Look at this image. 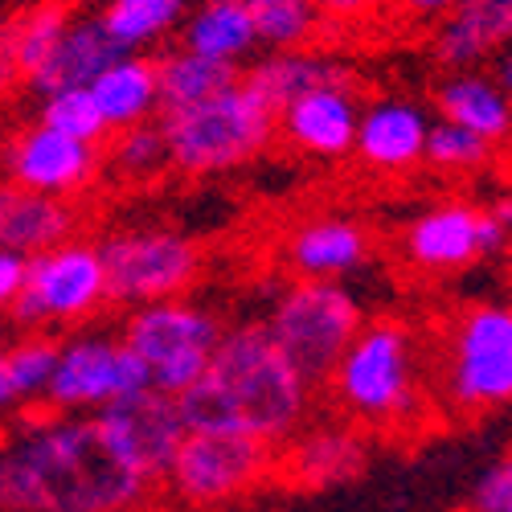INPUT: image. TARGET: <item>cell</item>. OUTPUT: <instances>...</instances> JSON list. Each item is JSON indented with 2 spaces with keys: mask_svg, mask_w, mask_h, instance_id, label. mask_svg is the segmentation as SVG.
Masks as SVG:
<instances>
[{
  "mask_svg": "<svg viewBox=\"0 0 512 512\" xmlns=\"http://www.w3.org/2000/svg\"><path fill=\"white\" fill-rule=\"evenodd\" d=\"M476 222H480V209L459 205V201L426 209L406 234L410 259L422 271H463V267H472L480 259Z\"/></svg>",
  "mask_w": 512,
  "mask_h": 512,
  "instance_id": "ac0fdd59",
  "label": "cell"
},
{
  "mask_svg": "<svg viewBox=\"0 0 512 512\" xmlns=\"http://www.w3.org/2000/svg\"><path fill=\"white\" fill-rule=\"evenodd\" d=\"M181 13H185V0H111L99 21L123 54H136L140 46L173 29Z\"/></svg>",
  "mask_w": 512,
  "mask_h": 512,
  "instance_id": "4316f807",
  "label": "cell"
},
{
  "mask_svg": "<svg viewBox=\"0 0 512 512\" xmlns=\"http://www.w3.org/2000/svg\"><path fill=\"white\" fill-rule=\"evenodd\" d=\"M271 472H275V447L254 443L234 431H218V426H189L160 484L173 500L201 512L254 492Z\"/></svg>",
  "mask_w": 512,
  "mask_h": 512,
  "instance_id": "8992f818",
  "label": "cell"
},
{
  "mask_svg": "<svg viewBox=\"0 0 512 512\" xmlns=\"http://www.w3.org/2000/svg\"><path fill=\"white\" fill-rule=\"evenodd\" d=\"M119 58H123V50L107 37L103 21L99 17H78V21H66L54 54L29 78V87L37 95H46V99L62 95V91H87L91 82L107 66H115Z\"/></svg>",
  "mask_w": 512,
  "mask_h": 512,
  "instance_id": "9a60e30c",
  "label": "cell"
},
{
  "mask_svg": "<svg viewBox=\"0 0 512 512\" xmlns=\"http://www.w3.org/2000/svg\"><path fill=\"white\" fill-rule=\"evenodd\" d=\"M267 336L279 357L300 373L308 386L328 381L336 361L345 357L353 336L361 332V308L340 283L300 279L279 295L267 316Z\"/></svg>",
  "mask_w": 512,
  "mask_h": 512,
  "instance_id": "5b68a950",
  "label": "cell"
},
{
  "mask_svg": "<svg viewBox=\"0 0 512 512\" xmlns=\"http://www.w3.org/2000/svg\"><path fill=\"white\" fill-rule=\"evenodd\" d=\"M435 103H439V111H443V123L463 127V132H472V136L484 140L488 148L508 136L512 107H508V95L496 87L492 78L455 74V78H447L443 87H439Z\"/></svg>",
  "mask_w": 512,
  "mask_h": 512,
  "instance_id": "603a6c76",
  "label": "cell"
},
{
  "mask_svg": "<svg viewBox=\"0 0 512 512\" xmlns=\"http://www.w3.org/2000/svg\"><path fill=\"white\" fill-rule=\"evenodd\" d=\"M369 238L357 222L349 218H316L300 226L287 242V259L304 279L316 283H336L340 275H349L365 263Z\"/></svg>",
  "mask_w": 512,
  "mask_h": 512,
  "instance_id": "44dd1931",
  "label": "cell"
},
{
  "mask_svg": "<svg viewBox=\"0 0 512 512\" xmlns=\"http://www.w3.org/2000/svg\"><path fill=\"white\" fill-rule=\"evenodd\" d=\"M99 250L107 300L115 304H164L177 291H185L201 267V254L185 234L173 230H136V234H115Z\"/></svg>",
  "mask_w": 512,
  "mask_h": 512,
  "instance_id": "9c48e42d",
  "label": "cell"
},
{
  "mask_svg": "<svg viewBox=\"0 0 512 512\" xmlns=\"http://www.w3.org/2000/svg\"><path fill=\"white\" fill-rule=\"evenodd\" d=\"M160 136L168 148V164H177L181 173H226V168L246 164L271 144L275 111L246 82H238L218 99L164 115Z\"/></svg>",
  "mask_w": 512,
  "mask_h": 512,
  "instance_id": "3957f363",
  "label": "cell"
},
{
  "mask_svg": "<svg viewBox=\"0 0 512 512\" xmlns=\"http://www.w3.org/2000/svg\"><path fill=\"white\" fill-rule=\"evenodd\" d=\"M21 283H25V259L0 250V312L13 308V300L21 295Z\"/></svg>",
  "mask_w": 512,
  "mask_h": 512,
  "instance_id": "8d00e7d4",
  "label": "cell"
},
{
  "mask_svg": "<svg viewBox=\"0 0 512 512\" xmlns=\"http://www.w3.org/2000/svg\"><path fill=\"white\" fill-rule=\"evenodd\" d=\"M426 132H431V123H426L422 107L406 99H381L357 119L353 148L377 173H402V168L422 160Z\"/></svg>",
  "mask_w": 512,
  "mask_h": 512,
  "instance_id": "2e32d148",
  "label": "cell"
},
{
  "mask_svg": "<svg viewBox=\"0 0 512 512\" xmlns=\"http://www.w3.org/2000/svg\"><path fill=\"white\" fill-rule=\"evenodd\" d=\"M13 406H21V398H17V390H13V377H9L5 361H0V414L13 410Z\"/></svg>",
  "mask_w": 512,
  "mask_h": 512,
  "instance_id": "ab89813d",
  "label": "cell"
},
{
  "mask_svg": "<svg viewBox=\"0 0 512 512\" xmlns=\"http://www.w3.org/2000/svg\"><path fill=\"white\" fill-rule=\"evenodd\" d=\"M177 406L185 431L218 426L279 451L304 431L312 386L279 357L263 324H238L222 332L205 373L177 398Z\"/></svg>",
  "mask_w": 512,
  "mask_h": 512,
  "instance_id": "7a4b0ae2",
  "label": "cell"
},
{
  "mask_svg": "<svg viewBox=\"0 0 512 512\" xmlns=\"http://www.w3.org/2000/svg\"><path fill=\"white\" fill-rule=\"evenodd\" d=\"M103 300H107V283H103L99 250L82 242H62L54 250L25 259V283L9 312L25 328L62 324V320L70 324L91 316Z\"/></svg>",
  "mask_w": 512,
  "mask_h": 512,
  "instance_id": "8fae6325",
  "label": "cell"
},
{
  "mask_svg": "<svg viewBox=\"0 0 512 512\" xmlns=\"http://www.w3.org/2000/svg\"><path fill=\"white\" fill-rule=\"evenodd\" d=\"M336 402L357 422L398 426L418 414V373L410 332L394 320L361 324L353 345L332 369Z\"/></svg>",
  "mask_w": 512,
  "mask_h": 512,
  "instance_id": "277c9868",
  "label": "cell"
},
{
  "mask_svg": "<svg viewBox=\"0 0 512 512\" xmlns=\"http://www.w3.org/2000/svg\"><path fill=\"white\" fill-rule=\"evenodd\" d=\"M320 9V17H336V21H361L365 13H373L381 0H312Z\"/></svg>",
  "mask_w": 512,
  "mask_h": 512,
  "instance_id": "74e56055",
  "label": "cell"
},
{
  "mask_svg": "<svg viewBox=\"0 0 512 512\" xmlns=\"http://www.w3.org/2000/svg\"><path fill=\"white\" fill-rule=\"evenodd\" d=\"M41 127H50L58 136H70L78 144H99L107 136V123L91 99V91H62L50 95L46 107H41Z\"/></svg>",
  "mask_w": 512,
  "mask_h": 512,
  "instance_id": "f546056e",
  "label": "cell"
},
{
  "mask_svg": "<svg viewBox=\"0 0 512 512\" xmlns=\"http://www.w3.org/2000/svg\"><path fill=\"white\" fill-rule=\"evenodd\" d=\"M242 82L279 115L287 103L304 99V95H312V91L349 87L353 74H349L345 62H336V58L308 54V50H287V54L263 58L250 74H242Z\"/></svg>",
  "mask_w": 512,
  "mask_h": 512,
  "instance_id": "ffe728a7",
  "label": "cell"
},
{
  "mask_svg": "<svg viewBox=\"0 0 512 512\" xmlns=\"http://www.w3.org/2000/svg\"><path fill=\"white\" fill-rule=\"evenodd\" d=\"M156 484L132 472L95 414H46L0 451V512H136Z\"/></svg>",
  "mask_w": 512,
  "mask_h": 512,
  "instance_id": "6da1fadb",
  "label": "cell"
},
{
  "mask_svg": "<svg viewBox=\"0 0 512 512\" xmlns=\"http://www.w3.org/2000/svg\"><path fill=\"white\" fill-rule=\"evenodd\" d=\"M369 447L353 426H316L291 435L275 451V472H283L300 488H332L365 472Z\"/></svg>",
  "mask_w": 512,
  "mask_h": 512,
  "instance_id": "4fadbf2b",
  "label": "cell"
},
{
  "mask_svg": "<svg viewBox=\"0 0 512 512\" xmlns=\"http://www.w3.org/2000/svg\"><path fill=\"white\" fill-rule=\"evenodd\" d=\"M398 5L410 13V17H447L455 9V0H398Z\"/></svg>",
  "mask_w": 512,
  "mask_h": 512,
  "instance_id": "f35d334b",
  "label": "cell"
},
{
  "mask_svg": "<svg viewBox=\"0 0 512 512\" xmlns=\"http://www.w3.org/2000/svg\"><path fill=\"white\" fill-rule=\"evenodd\" d=\"M111 160H115V168L123 177H152V173H160V168L168 164V148H164L160 127H152V123L127 127V132L119 136V144H115Z\"/></svg>",
  "mask_w": 512,
  "mask_h": 512,
  "instance_id": "d6a6232c",
  "label": "cell"
},
{
  "mask_svg": "<svg viewBox=\"0 0 512 512\" xmlns=\"http://www.w3.org/2000/svg\"><path fill=\"white\" fill-rule=\"evenodd\" d=\"M254 41H263L275 54L304 50V41L320 25V9L312 0H242Z\"/></svg>",
  "mask_w": 512,
  "mask_h": 512,
  "instance_id": "83f0119b",
  "label": "cell"
},
{
  "mask_svg": "<svg viewBox=\"0 0 512 512\" xmlns=\"http://www.w3.org/2000/svg\"><path fill=\"white\" fill-rule=\"evenodd\" d=\"M74 213L58 197H41L21 185H0V250L33 259L70 238Z\"/></svg>",
  "mask_w": 512,
  "mask_h": 512,
  "instance_id": "d6986e66",
  "label": "cell"
},
{
  "mask_svg": "<svg viewBox=\"0 0 512 512\" xmlns=\"http://www.w3.org/2000/svg\"><path fill=\"white\" fill-rule=\"evenodd\" d=\"M66 9L58 5H37L29 13L17 17V66H21V78L29 82L41 66H46V58L54 54L58 37L66 29Z\"/></svg>",
  "mask_w": 512,
  "mask_h": 512,
  "instance_id": "f1b7e54d",
  "label": "cell"
},
{
  "mask_svg": "<svg viewBox=\"0 0 512 512\" xmlns=\"http://www.w3.org/2000/svg\"><path fill=\"white\" fill-rule=\"evenodd\" d=\"M467 512H512V463L508 459H496L476 480Z\"/></svg>",
  "mask_w": 512,
  "mask_h": 512,
  "instance_id": "836d02e7",
  "label": "cell"
},
{
  "mask_svg": "<svg viewBox=\"0 0 512 512\" xmlns=\"http://www.w3.org/2000/svg\"><path fill=\"white\" fill-rule=\"evenodd\" d=\"M9 164H13V177L21 189L41 193V197H58V193H74L87 185L99 168V156L91 144H78V140L58 136L37 123L17 140Z\"/></svg>",
  "mask_w": 512,
  "mask_h": 512,
  "instance_id": "5bb4252c",
  "label": "cell"
},
{
  "mask_svg": "<svg viewBox=\"0 0 512 512\" xmlns=\"http://www.w3.org/2000/svg\"><path fill=\"white\" fill-rule=\"evenodd\" d=\"M17 78H21V66H17V17H9V21H0V91H9Z\"/></svg>",
  "mask_w": 512,
  "mask_h": 512,
  "instance_id": "d590c367",
  "label": "cell"
},
{
  "mask_svg": "<svg viewBox=\"0 0 512 512\" xmlns=\"http://www.w3.org/2000/svg\"><path fill=\"white\" fill-rule=\"evenodd\" d=\"M238 82H242L238 66L209 62V58H197L189 50H177L164 62H156V107L164 115H173V111L218 99L222 91L238 87Z\"/></svg>",
  "mask_w": 512,
  "mask_h": 512,
  "instance_id": "d4e9b609",
  "label": "cell"
},
{
  "mask_svg": "<svg viewBox=\"0 0 512 512\" xmlns=\"http://www.w3.org/2000/svg\"><path fill=\"white\" fill-rule=\"evenodd\" d=\"M508 201H496V209L480 213V222H476V234H480V254H492L508 242Z\"/></svg>",
  "mask_w": 512,
  "mask_h": 512,
  "instance_id": "e575fe53",
  "label": "cell"
},
{
  "mask_svg": "<svg viewBox=\"0 0 512 512\" xmlns=\"http://www.w3.org/2000/svg\"><path fill=\"white\" fill-rule=\"evenodd\" d=\"M512 33V0H455L443 29L435 33V54L443 66H476L500 50Z\"/></svg>",
  "mask_w": 512,
  "mask_h": 512,
  "instance_id": "7402d4cb",
  "label": "cell"
},
{
  "mask_svg": "<svg viewBox=\"0 0 512 512\" xmlns=\"http://www.w3.org/2000/svg\"><path fill=\"white\" fill-rule=\"evenodd\" d=\"M144 390H152L148 369L132 349H123V340L78 336L70 345H58V361L41 402L50 406V414H99L111 402L136 398Z\"/></svg>",
  "mask_w": 512,
  "mask_h": 512,
  "instance_id": "30bf717a",
  "label": "cell"
},
{
  "mask_svg": "<svg viewBox=\"0 0 512 512\" xmlns=\"http://www.w3.org/2000/svg\"><path fill=\"white\" fill-rule=\"evenodd\" d=\"M99 431L107 435V443L115 447V455L140 472L148 484H160L168 463H173V451L185 435V418L177 398L144 390L136 398L111 402L107 410L95 414Z\"/></svg>",
  "mask_w": 512,
  "mask_h": 512,
  "instance_id": "7c38bea8",
  "label": "cell"
},
{
  "mask_svg": "<svg viewBox=\"0 0 512 512\" xmlns=\"http://www.w3.org/2000/svg\"><path fill=\"white\" fill-rule=\"evenodd\" d=\"M275 119H283V136L312 156H345L357 136V103L349 87H324L287 103Z\"/></svg>",
  "mask_w": 512,
  "mask_h": 512,
  "instance_id": "e0dca14e",
  "label": "cell"
},
{
  "mask_svg": "<svg viewBox=\"0 0 512 512\" xmlns=\"http://www.w3.org/2000/svg\"><path fill=\"white\" fill-rule=\"evenodd\" d=\"M119 340L123 349H132L140 357V365L148 369V386L156 394L181 398L205 373L213 349L222 340V324L205 308L164 300V304L136 308L127 316Z\"/></svg>",
  "mask_w": 512,
  "mask_h": 512,
  "instance_id": "52a82bcc",
  "label": "cell"
},
{
  "mask_svg": "<svg viewBox=\"0 0 512 512\" xmlns=\"http://www.w3.org/2000/svg\"><path fill=\"white\" fill-rule=\"evenodd\" d=\"M254 46V29L242 0H209L185 25V50L209 62H238Z\"/></svg>",
  "mask_w": 512,
  "mask_h": 512,
  "instance_id": "484cf974",
  "label": "cell"
},
{
  "mask_svg": "<svg viewBox=\"0 0 512 512\" xmlns=\"http://www.w3.org/2000/svg\"><path fill=\"white\" fill-rule=\"evenodd\" d=\"M422 156L435 168H447V173H463V168H480L492 156V148L484 140H476L472 132H463V127L439 119V123H431V132H426Z\"/></svg>",
  "mask_w": 512,
  "mask_h": 512,
  "instance_id": "1f68e13d",
  "label": "cell"
},
{
  "mask_svg": "<svg viewBox=\"0 0 512 512\" xmlns=\"http://www.w3.org/2000/svg\"><path fill=\"white\" fill-rule=\"evenodd\" d=\"M46 5H58V9H66V5H74V0H46Z\"/></svg>",
  "mask_w": 512,
  "mask_h": 512,
  "instance_id": "60d3db41",
  "label": "cell"
},
{
  "mask_svg": "<svg viewBox=\"0 0 512 512\" xmlns=\"http://www.w3.org/2000/svg\"><path fill=\"white\" fill-rule=\"evenodd\" d=\"M91 99L111 127H136L156 111V62L140 58V54H123L115 66H107L95 82H91Z\"/></svg>",
  "mask_w": 512,
  "mask_h": 512,
  "instance_id": "cb8c5ba5",
  "label": "cell"
},
{
  "mask_svg": "<svg viewBox=\"0 0 512 512\" xmlns=\"http://www.w3.org/2000/svg\"><path fill=\"white\" fill-rule=\"evenodd\" d=\"M5 361L9 377H13V390L21 402H37L50 386V373H54V361H58V345L46 336H29L21 345H13L9 353H0Z\"/></svg>",
  "mask_w": 512,
  "mask_h": 512,
  "instance_id": "4dcf8cb0",
  "label": "cell"
},
{
  "mask_svg": "<svg viewBox=\"0 0 512 512\" xmlns=\"http://www.w3.org/2000/svg\"><path fill=\"white\" fill-rule=\"evenodd\" d=\"M447 394L463 414H488L512 398V312L500 304L467 308L447 353Z\"/></svg>",
  "mask_w": 512,
  "mask_h": 512,
  "instance_id": "ba28073f",
  "label": "cell"
}]
</instances>
